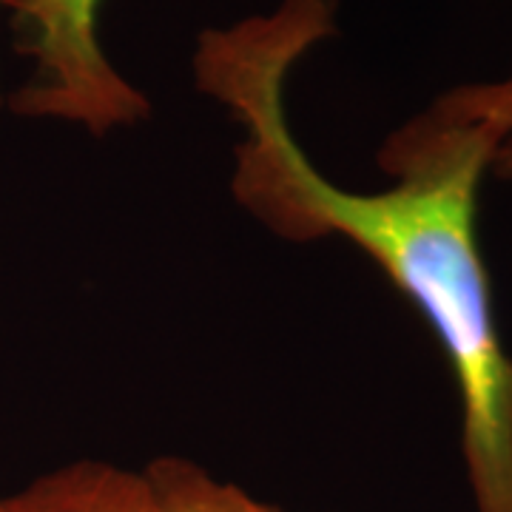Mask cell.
Instances as JSON below:
<instances>
[{"instance_id":"6da1fadb","label":"cell","mask_w":512,"mask_h":512,"mask_svg":"<svg viewBox=\"0 0 512 512\" xmlns=\"http://www.w3.org/2000/svg\"><path fill=\"white\" fill-rule=\"evenodd\" d=\"M339 0H279L274 12L205 29L194 83L242 126L231 191L276 237H345L430 325L461 404V458L476 512H512V356L478 242V194L501 134L441 92L379 148L390 183L345 191L293 140L291 69L336 35Z\"/></svg>"},{"instance_id":"3957f363","label":"cell","mask_w":512,"mask_h":512,"mask_svg":"<svg viewBox=\"0 0 512 512\" xmlns=\"http://www.w3.org/2000/svg\"><path fill=\"white\" fill-rule=\"evenodd\" d=\"M0 512H154V501L143 473L86 458L0 495Z\"/></svg>"},{"instance_id":"5b68a950","label":"cell","mask_w":512,"mask_h":512,"mask_svg":"<svg viewBox=\"0 0 512 512\" xmlns=\"http://www.w3.org/2000/svg\"><path fill=\"white\" fill-rule=\"evenodd\" d=\"M447 94L453 97L456 106L487 120L501 134L490 174H495L498 180H512V69L501 80L464 83L456 89H447Z\"/></svg>"},{"instance_id":"277c9868","label":"cell","mask_w":512,"mask_h":512,"mask_svg":"<svg viewBox=\"0 0 512 512\" xmlns=\"http://www.w3.org/2000/svg\"><path fill=\"white\" fill-rule=\"evenodd\" d=\"M143 478L154 512H282L251 498L237 484L217 481L188 458H157Z\"/></svg>"},{"instance_id":"7a4b0ae2","label":"cell","mask_w":512,"mask_h":512,"mask_svg":"<svg viewBox=\"0 0 512 512\" xmlns=\"http://www.w3.org/2000/svg\"><path fill=\"white\" fill-rule=\"evenodd\" d=\"M0 6L12 12L18 52L35 60L32 77L9 97L15 114L80 123L97 137L151 114L146 94L111 66L100 46L103 0H0Z\"/></svg>"}]
</instances>
